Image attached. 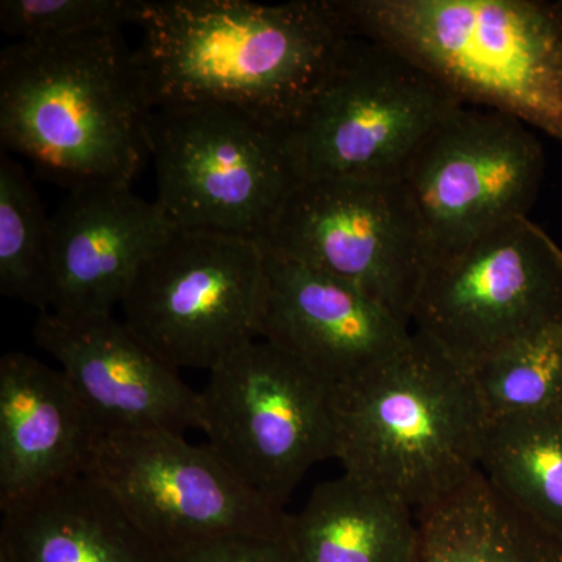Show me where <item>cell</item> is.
<instances>
[{
  "mask_svg": "<svg viewBox=\"0 0 562 562\" xmlns=\"http://www.w3.org/2000/svg\"><path fill=\"white\" fill-rule=\"evenodd\" d=\"M154 113L121 31L14 41L0 54V140L74 191L132 187Z\"/></svg>",
  "mask_w": 562,
  "mask_h": 562,
  "instance_id": "cell-2",
  "label": "cell"
},
{
  "mask_svg": "<svg viewBox=\"0 0 562 562\" xmlns=\"http://www.w3.org/2000/svg\"><path fill=\"white\" fill-rule=\"evenodd\" d=\"M154 110L224 105L290 127L351 33L333 0H139Z\"/></svg>",
  "mask_w": 562,
  "mask_h": 562,
  "instance_id": "cell-1",
  "label": "cell"
},
{
  "mask_svg": "<svg viewBox=\"0 0 562 562\" xmlns=\"http://www.w3.org/2000/svg\"><path fill=\"white\" fill-rule=\"evenodd\" d=\"M172 231L158 203L132 187L69 191L50 217L47 312L111 314L139 266Z\"/></svg>",
  "mask_w": 562,
  "mask_h": 562,
  "instance_id": "cell-15",
  "label": "cell"
},
{
  "mask_svg": "<svg viewBox=\"0 0 562 562\" xmlns=\"http://www.w3.org/2000/svg\"><path fill=\"white\" fill-rule=\"evenodd\" d=\"M412 336L409 322L360 288L266 250L260 339L333 387L390 361Z\"/></svg>",
  "mask_w": 562,
  "mask_h": 562,
  "instance_id": "cell-14",
  "label": "cell"
},
{
  "mask_svg": "<svg viewBox=\"0 0 562 562\" xmlns=\"http://www.w3.org/2000/svg\"><path fill=\"white\" fill-rule=\"evenodd\" d=\"M464 106L397 54L350 35L290 125L302 180H401L422 144Z\"/></svg>",
  "mask_w": 562,
  "mask_h": 562,
  "instance_id": "cell-6",
  "label": "cell"
},
{
  "mask_svg": "<svg viewBox=\"0 0 562 562\" xmlns=\"http://www.w3.org/2000/svg\"><path fill=\"white\" fill-rule=\"evenodd\" d=\"M147 140L155 202L179 231L262 243L302 180L290 127L233 106L154 110Z\"/></svg>",
  "mask_w": 562,
  "mask_h": 562,
  "instance_id": "cell-5",
  "label": "cell"
},
{
  "mask_svg": "<svg viewBox=\"0 0 562 562\" xmlns=\"http://www.w3.org/2000/svg\"><path fill=\"white\" fill-rule=\"evenodd\" d=\"M139 0H2L0 27L14 41L76 38L135 24Z\"/></svg>",
  "mask_w": 562,
  "mask_h": 562,
  "instance_id": "cell-23",
  "label": "cell"
},
{
  "mask_svg": "<svg viewBox=\"0 0 562 562\" xmlns=\"http://www.w3.org/2000/svg\"><path fill=\"white\" fill-rule=\"evenodd\" d=\"M165 562H299L290 535H243L210 539L165 553Z\"/></svg>",
  "mask_w": 562,
  "mask_h": 562,
  "instance_id": "cell-24",
  "label": "cell"
},
{
  "mask_svg": "<svg viewBox=\"0 0 562 562\" xmlns=\"http://www.w3.org/2000/svg\"><path fill=\"white\" fill-rule=\"evenodd\" d=\"M417 519L419 562H562V539L514 508L482 472Z\"/></svg>",
  "mask_w": 562,
  "mask_h": 562,
  "instance_id": "cell-19",
  "label": "cell"
},
{
  "mask_svg": "<svg viewBox=\"0 0 562 562\" xmlns=\"http://www.w3.org/2000/svg\"><path fill=\"white\" fill-rule=\"evenodd\" d=\"M546 157L524 122L497 111H454L422 144L402 183L430 261L528 216Z\"/></svg>",
  "mask_w": 562,
  "mask_h": 562,
  "instance_id": "cell-12",
  "label": "cell"
},
{
  "mask_svg": "<svg viewBox=\"0 0 562 562\" xmlns=\"http://www.w3.org/2000/svg\"><path fill=\"white\" fill-rule=\"evenodd\" d=\"M412 328L468 368L562 322V249L530 217L427 266Z\"/></svg>",
  "mask_w": 562,
  "mask_h": 562,
  "instance_id": "cell-9",
  "label": "cell"
},
{
  "mask_svg": "<svg viewBox=\"0 0 562 562\" xmlns=\"http://www.w3.org/2000/svg\"><path fill=\"white\" fill-rule=\"evenodd\" d=\"M88 475L120 501L162 552L243 535H283L284 509L265 501L206 446L161 430L99 431Z\"/></svg>",
  "mask_w": 562,
  "mask_h": 562,
  "instance_id": "cell-11",
  "label": "cell"
},
{
  "mask_svg": "<svg viewBox=\"0 0 562 562\" xmlns=\"http://www.w3.org/2000/svg\"><path fill=\"white\" fill-rule=\"evenodd\" d=\"M266 249L222 233L173 228L122 299L124 322L177 371H213L260 339Z\"/></svg>",
  "mask_w": 562,
  "mask_h": 562,
  "instance_id": "cell-7",
  "label": "cell"
},
{
  "mask_svg": "<svg viewBox=\"0 0 562 562\" xmlns=\"http://www.w3.org/2000/svg\"><path fill=\"white\" fill-rule=\"evenodd\" d=\"M33 338L58 361L98 432L202 430L201 392L113 314L40 313Z\"/></svg>",
  "mask_w": 562,
  "mask_h": 562,
  "instance_id": "cell-13",
  "label": "cell"
},
{
  "mask_svg": "<svg viewBox=\"0 0 562 562\" xmlns=\"http://www.w3.org/2000/svg\"><path fill=\"white\" fill-rule=\"evenodd\" d=\"M288 535L299 562H419L417 513L347 473L290 514Z\"/></svg>",
  "mask_w": 562,
  "mask_h": 562,
  "instance_id": "cell-18",
  "label": "cell"
},
{
  "mask_svg": "<svg viewBox=\"0 0 562 562\" xmlns=\"http://www.w3.org/2000/svg\"><path fill=\"white\" fill-rule=\"evenodd\" d=\"M262 246L360 288L406 322L430 261L402 180H301Z\"/></svg>",
  "mask_w": 562,
  "mask_h": 562,
  "instance_id": "cell-10",
  "label": "cell"
},
{
  "mask_svg": "<svg viewBox=\"0 0 562 562\" xmlns=\"http://www.w3.org/2000/svg\"><path fill=\"white\" fill-rule=\"evenodd\" d=\"M351 35L424 70L464 105L512 116L562 144V3L333 0Z\"/></svg>",
  "mask_w": 562,
  "mask_h": 562,
  "instance_id": "cell-3",
  "label": "cell"
},
{
  "mask_svg": "<svg viewBox=\"0 0 562 562\" xmlns=\"http://www.w3.org/2000/svg\"><path fill=\"white\" fill-rule=\"evenodd\" d=\"M0 509V562H165L160 547L88 473Z\"/></svg>",
  "mask_w": 562,
  "mask_h": 562,
  "instance_id": "cell-17",
  "label": "cell"
},
{
  "mask_svg": "<svg viewBox=\"0 0 562 562\" xmlns=\"http://www.w3.org/2000/svg\"><path fill=\"white\" fill-rule=\"evenodd\" d=\"M201 402L211 449L277 508L317 462L335 460L331 384L271 342L214 368Z\"/></svg>",
  "mask_w": 562,
  "mask_h": 562,
  "instance_id": "cell-8",
  "label": "cell"
},
{
  "mask_svg": "<svg viewBox=\"0 0 562 562\" xmlns=\"http://www.w3.org/2000/svg\"><path fill=\"white\" fill-rule=\"evenodd\" d=\"M344 473L419 513L480 472L490 416L471 371L413 330L360 379L333 387Z\"/></svg>",
  "mask_w": 562,
  "mask_h": 562,
  "instance_id": "cell-4",
  "label": "cell"
},
{
  "mask_svg": "<svg viewBox=\"0 0 562 562\" xmlns=\"http://www.w3.org/2000/svg\"><path fill=\"white\" fill-rule=\"evenodd\" d=\"M50 217L20 162L0 155V291L47 312Z\"/></svg>",
  "mask_w": 562,
  "mask_h": 562,
  "instance_id": "cell-22",
  "label": "cell"
},
{
  "mask_svg": "<svg viewBox=\"0 0 562 562\" xmlns=\"http://www.w3.org/2000/svg\"><path fill=\"white\" fill-rule=\"evenodd\" d=\"M480 472L514 508L562 539V409L490 420Z\"/></svg>",
  "mask_w": 562,
  "mask_h": 562,
  "instance_id": "cell-20",
  "label": "cell"
},
{
  "mask_svg": "<svg viewBox=\"0 0 562 562\" xmlns=\"http://www.w3.org/2000/svg\"><path fill=\"white\" fill-rule=\"evenodd\" d=\"M490 420L562 409V322L471 369Z\"/></svg>",
  "mask_w": 562,
  "mask_h": 562,
  "instance_id": "cell-21",
  "label": "cell"
},
{
  "mask_svg": "<svg viewBox=\"0 0 562 562\" xmlns=\"http://www.w3.org/2000/svg\"><path fill=\"white\" fill-rule=\"evenodd\" d=\"M98 428L60 369L0 358V508L87 473Z\"/></svg>",
  "mask_w": 562,
  "mask_h": 562,
  "instance_id": "cell-16",
  "label": "cell"
}]
</instances>
